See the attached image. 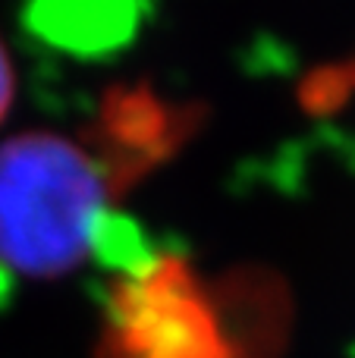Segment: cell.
I'll list each match as a JSON object with an SVG mask.
<instances>
[{
	"mask_svg": "<svg viewBox=\"0 0 355 358\" xmlns=\"http://www.w3.org/2000/svg\"><path fill=\"white\" fill-rule=\"evenodd\" d=\"M104 173L69 138L25 132L0 145V264L22 277L79 267L104 217Z\"/></svg>",
	"mask_w": 355,
	"mask_h": 358,
	"instance_id": "cell-1",
	"label": "cell"
},
{
	"mask_svg": "<svg viewBox=\"0 0 355 358\" xmlns=\"http://www.w3.org/2000/svg\"><path fill=\"white\" fill-rule=\"evenodd\" d=\"M132 6H44L38 29L66 48H104L132 29Z\"/></svg>",
	"mask_w": 355,
	"mask_h": 358,
	"instance_id": "cell-2",
	"label": "cell"
},
{
	"mask_svg": "<svg viewBox=\"0 0 355 358\" xmlns=\"http://www.w3.org/2000/svg\"><path fill=\"white\" fill-rule=\"evenodd\" d=\"M13 104V66H10V57H6L3 44H0V120L6 117Z\"/></svg>",
	"mask_w": 355,
	"mask_h": 358,
	"instance_id": "cell-3",
	"label": "cell"
}]
</instances>
